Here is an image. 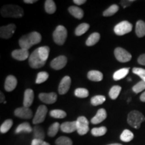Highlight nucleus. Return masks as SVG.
I'll return each instance as SVG.
<instances>
[{"label":"nucleus","instance_id":"nucleus-1","mask_svg":"<svg viewBox=\"0 0 145 145\" xmlns=\"http://www.w3.org/2000/svg\"><path fill=\"white\" fill-rule=\"evenodd\" d=\"M42 36L37 32H32L26 35L22 36L19 40V45L21 48L29 50L32 46L41 42Z\"/></svg>","mask_w":145,"mask_h":145},{"label":"nucleus","instance_id":"nucleus-2","mask_svg":"<svg viewBox=\"0 0 145 145\" xmlns=\"http://www.w3.org/2000/svg\"><path fill=\"white\" fill-rule=\"evenodd\" d=\"M1 15L4 18H21L24 10L17 5H5L1 9Z\"/></svg>","mask_w":145,"mask_h":145},{"label":"nucleus","instance_id":"nucleus-3","mask_svg":"<svg viewBox=\"0 0 145 145\" xmlns=\"http://www.w3.org/2000/svg\"><path fill=\"white\" fill-rule=\"evenodd\" d=\"M145 121V117L140 112L133 110L130 112L127 118L128 124L135 129H139L140 124Z\"/></svg>","mask_w":145,"mask_h":145},{"label":"nucleus","instance_id":"nucleus-4","mask_svg":"<svg viewBox=\"0 0 145 145\" xmlns=\"http://www.w3.org/2000/svg\"><path fill=\"white\" fill-rule=\"evenodd\" d=\"M54 42L58 45L64 44L67 38V30L63 26H58L52 34Z\"/></svg>","mask_w":145,"mask_h":145},{"label":"nucleus","instance_id":"nucleus-5","mask_svg":"<svg viewBox=\"0 0 145 145\" xmlns=\"http://www.w3.org/2000/svg\"><path fill=\"white\" fill-rule=\"evenodd\" d=\"M45 63L46 62L43 61L39 56L37 48L32 52V54L28 58L29 65L33 69H39L45 65Z\"/></svg>","mask_w":145,"mask_h":145},{"label":"nucleus","instance_id":"nucleus-6","mask_svg":"<svg viewBox=\"0 0 145 145\" xmlns=\"http://www.w3.org/2000/svg\"><path fill=\"white\" fill-rule=\"evenodd\" d=\"M132 30V25L128 21H122L114 27V32L118 36H123Z\"/></svg>","mask_w":145,"mask_h":145},{"label":"nucleus","instance_id":"nucleus-7","mask_svg":"<svg viewBox=\"0 0 145 145\" xmlns=\"http://www.w3.org/2000/svg\"><path fill=\"white\" fill-rule=\"evenodd\" d=\"M47 112H48V108L46 106L44 105L40 106L36 110L35 116H34L33 120H32V123L36 125L44 122L46 118Z\"/></svg>","mask_w":145,"mask_h":145},{"label":"nucleus","instance_id":"nucleus-8","mask_svg":"<svg viewBox=\"0 0 145 145\" xmlns=\"http://www.w3.org/2000/svg\"><path fill=\"white\" fill-rule=\"evenodd\" d=\"M114 55L119 62L126 63L132 59V55L130 52L121 47H118L114 50Z\"/></svg>","mask_w":145,"mask_h":145},{"label":"nucleus","instance_id":"nucleus-9","mask_svg":"<svg viewBox=\"0 0 145 145\" xmlns=\"http://www.w3.org/2000/svg\"><path fill=\"white\" fill-rule=\"evenodd\" d=\"M77 131L79 135H85L89 132V121L85 116H79L77 120Z\"/></svg>","mask_w":145,"mask_h":145},{"label":"nucleus","instance_id":"nucleus-10","mask_svg":"<svg viewBox=\"0 0 145 145\" xmlns=\"http://www.w3.org/2000/svg\"><path fill=\"white\" fill-rule=\"evenodd\" d=\"M16 26L14 24H10L7 26H1L0 28V37L1 39H10L15 32Z\"/></svg>","mask_w":145,"mask_h":145},{"label":"nucleus","instance_id":"nucleus-11","mask_svg":"<svg viewBox=\"0 0 145 145\" xmlns=\"http://www.w3.org/2000/svg\"><path fill=\"white\" fill-rule=\"evenodd\" d=\"M67 63V59L65 56H59L55 59H54L50 63V67L55 70L62 69L66 66Z\"/></svg>","mask_w":145,"mask_h":145},{"label":"nucleus","instance_id":"nucleus-12","mask_svg":"<svg viewBox=\"0 0 145 145\" xmlns=\"http://www.w3.org/2000/svg\"><path fill=\"white\" fill-rule=\"evenodd\" d=\"M14 114L16 116L22 119H30L33 116V113L30 108L26 107H21L16 109Z\"/></svg>","mask_w":145,"mask_h":145},{"label":"nucleus","instance_id":"nucleus-13","mask_svg":"<svg viewBox=\"0 0 145 145\" xmlns=\"http://www.w3.org/2000/svg\"><path fill=\"white\" fill-rule=\"evenodd\" d=\"M40 100L46 104H52L55 103L57 99V93H41L39 95Z\"/></svg>","mask_w":145,"mask_h":145},{"label":"nucleus","instance_id":"nucleus-14","mask_svg":"<svg viewBox=\"0 0 145 145\" xmlns=\"http://www.w3.org/2000/svg\"><path fill=\"white\" fill-rule=\"evenodd\" d=\"M71 83V79L69 76H65L62 79V80L60 82L59 86V93L61 95H65V93H67V91L69 90Z\"/></svg>","mask_w":145,"mask_h":145},{"label":"nucleus","instance_id":"nucleus-15","mask_svg":"<svg viewBox=\"0 0 145 145\" xmlns=\"http://www.w3.org/2000/svg\"><path fill=\"white\" fill-rule=\"evenodd\" d=\"M12 57L18 61H25L30 57L29 55L28 50L24 49V48H20V49L14 50L12 52Z\"/></svg>","mask_w":145,"mask_h":145},{"label":"nucleus","instance_id":"nucleus-16","mask_svg":"<svg viewBox=\"0 0 145 145\" xmlns=\"http://www.w3.org/2000/svg\"><path fill=\"white\" fill-rule=\"evenodd\" d=\"M18 81L16 77L13 75H9L6 77V79L5 81L4 88L6 91H12L15 89V88L17 86Z\"/></svg>","mask_w":145,"mask_h":145},{"label":"nucleus","instance_id":"nucleus-17","mask_svg":"<svg viewBox=\"0 0 145 145\" xmlns=\"http://www.w3.org/2000/svg\"><path fill=\"white\" fill-rule=\"evenodd\" d=\"M34 98V94L33 90L31 89H27L24 92V96L23 104L24 107L26 108H30L33 103Z\"/></svg>","mask_w":145,"mask_h":145},{"label":"nucleus","instance_id":"nucleus-18","mask_svg":"<svg viewBox=\"0 0 145 145\" xmlns=\"http://www.w3.org/2000/svg\"><path fill=\"white\" fill-rule=\"evenodd\" d=\"M77 121L72 122H66L61 125V131L65 133H71L77 131Z\"/></svg>","mask_w":145,"mask_h":145},{"label":"nucleus","instance_id":"nucleus-19","mask_svg":"<svg viewBox=\"0 0 145 145\" xmlns=\"http://www.w3.org/2000/svg\"><path fill=\"white\" fill-rule=\"evenodd\" d=\"M107 118V113L106 110L104 108H101L97 111L96 115L91 120V122L93 124H98L102 122Z\"/></svg>","mask_w":145,"mask_h":145},{"label":"nucleus","instance_id":"nucleus-20","mask_svg":"<svg viewBox=\"0 0 145 145\" xmlns=\"http://www.w3.org/2000/svg\"><path fill=\"white\" fill-rule=\"evenodd\" d=\"M103 77L104 76H103L102 72L99 71H90L88 73V78L92 81H96V82L101 81L103 79Z\"/></svg>","mask_w":145,"mask_h":145},{"label":"nucleus","instance_id":"nucleus-21","mask_svg":"<svg viewBox=\"0 0 145 145\" xmlns=\"http://www.w3.org/2000/svg\"><path fill=\"white\" fill-rule=\"evenodd\" d=\"M33 132V128H32L30 124L28 122H24L18 126L15 130L16 134H19L21 132H26V133H30Z\"/></svg>","mask_w":145,"mask_h":145},{"label":"nucleus","instance_id":"nucleus-22","mask_svg":"<svg viewBox=\"0 0 145 145\" xmlns=\"http://www.w3.org/2000/svg\"><path fill=\"white\" fill-rule=\"evenodd\" d=\"M69 12L71 14L72 16H74L77 19L81 20L82 19L83 16H84V13L83 11L81 10L80 8L77 6H71L69 8Z\"/></svg>","mask_w":145,"mask_h":145},{"label":"nucleus","instance_id":"nucleus-23","mask_svg":"<svg viewBox=\"0 0 145 145\" xmlns=\"http://www.w3.org/2000/svg\"><path fill=\"white\" fill-rule=\"evenodd\" d=\"M136 34L138 37L142 38L145 36V22L142 20H138L136 24Z\"/></svg>","mask_w":145,"mask_h":145},{"label":"nucleus","instance_id":"nucleus-24","mask_svg":"<svg viewBox=\"0 0 145 145\" xmlns=\"http://www.w3.org/2000/svg\"><path fill=\"white\" fill-rule=\"evenodd\" d=\"M33 137L34 139L44 140L45 138V133L42 128L39 126H35L33 128Z\"/></svg>","mask_w":145,"mask_h":145},{"label":"nucleus","instance_id":"nucleus-25","mask_svg":"<svg viewBox=\"0 0 145 145\" xmlns=\"http://www.w3.org/2000/svg\"><path fill=\"white\" fill-rule=\"evenodd\" d=\"M130 68H122L121 69H119L117 71H116L114 73L113 78L115 81H119L120 79H124L129 72Z\"/></svg>","mask_w":145,"mask_h":145},{"label":"nucleus","instance_id":"nucleus-26","mask_svg":"<svg viewBox=\"0 0 145 145\" xmlns=\"http://www.w3.org/2000/svg\"><path fill=\"white\" fill-rule=\"evenodd\" d=\"M38 51H39V56L40 57L41 59L43 61L46 62L48 59V56H49V52H50V48L47 46H44L39 47L37 48Z\"/></svg>","mask_w":145,"mask_h":145},{"label":"nucleus","instance_id":"nucleus-27","mask_svg":"<svg viewBox=\"0 0 145 145\" xmlns=\"http://www.w3.org/2000/svg\"><path fill=\"white\" fill-rule=\"evenodd\" d=\"M99 39H100V34L97 32L92 33L86 40V45L88 46H93L96 43L98 42Z\"/></svg>","mask_w":145,"mask_h":145},{"label":"nucleus","instance_id":"nucleus-28","mask_svg":"<svg viewBox=\"0 0 145 145\" xmlns=\"http://www.w3.org/2000/svg\"><path fill=\"white\" fill-rule=\"evenodd\" d=\"M44 9L48 14H54L57 10V7H56L54 1L52 0H46L44 2Z\"/></svg>","mask_w":145,"mask_h":145},{"label":"nucleus","instance_id":"nucleus-29","mask_svg":"<svg viewBox=\"0 0 145 145\" xmlns=\"http://www.w3.org/2000/svg\"><path fill=\"white\" fill-rule=\"evenodd\" d=\"M90 26L87 23H82L81 24H79L77 28H76L75 30V34L76 36H79L83 35V34H85L88 31L89 28Z\"/></svg>","mask_w":145,"mask_h":145},{"label":"nucleus","instance_id":"nucleus-30","mask_svg":"<svg viewBox=\"0 0 145 145\" xmlns=\"http://www.w3.org/2000/svg\"><path fill=\"white\" fill-rule=\"evenodd\" d=\"M134 135L129 130H124L120 135V140L124 142H128L133 140Z\"/></svg>","mask_w":145,"mask_h":145},{"label":"nucleus","instance_id":"nucleus-31","mask_svg":"<svg viewBox=\"0 0 145 145\" xmlns=\"http://www.w3.org/2000/svg\"><path fill=\"white\" fill-rule=\"evenodd\" d=\"M59 128H61V125L59 124V123L58 122H54L52 124L51 126L49 127L48 130V135L50 137H54L57 135V134L59 132Z\"/></svg>","mask_w":145,"mask_h":145},{"label":"nucleus","instance_id":"nucleus-32","mask_svg":"<svg viewBox=\"0 0 145 145\" xmlns=\"http://www.w3.org/2000/svg\"><path fill=\"white\" fill-rule=\"evenodd\" d=\"M119 10L118 5L116 4H113L111 6L104 11L103 12V16L105 17H109V16H112L115 14Z\"/></svg>","mask_w":145,"mask_h":145},{"label":"nucleus","instance_id":"nucleus-33","mask_svg":"<svg viewBox=\"0 0 145 145\" xmlns=\"http://www.w3.org/2000/svg\"><path fill=\"white\" fill-rule=\"evenodd\" d=\"M122 88L119 86H114L110 89L109 92V96L112 99H116L118 97L120 93Z\"/></svg>","mask_w":145,"mask_h":145},{"label":"nucleus","instance_id":"nucleus-34","mask_svg":"<svg viewBox=\"0 0 145 145\" xmlns=\"http://www.w3.org/2000/svg\"><path fill=\"white\" fill-rule=\"evenodd\" d=\"M106 99V97L104 95H95L91 99V104L92 106H99V105L102 104L103 103L105 102Z\"/></svg>","mask_w":145,"mask_h":145},{"label":"nucleus","instance_id":"nucleus-35","mask_svg":"<svg viewBox=\"0 0 145 145\" xmlns=\"http://www.w3.org/2000/svg\"><path fill=\"white\" fill-rule=\"evenodd\" d=\"M12 125H13V121L12 120L8 119L6 120L1 125L0 127V132L1 133L5 134L6 132H8L11 128H12Z\"/></svg>","mask_w":145,"mask_h":145},{"label":"nucleus","instance_id":"nucleus-36","mask_svg":"<svg viewBox=\"0 0 145 145\" xmlns=\"http://www.w3.org/2000/svg\"><path fill=\"white\" fill-rule=\"evenodd\" d=\"M91 132L92 135L95 137H101V136L106 135L107 132V128L105 126H101L99 128H93Z\"/></svg>","mask_w":145,"mask_h":145},{"label":"nucleus","instance_id":"nucleus-37","mask_svg":"<svg viewBox=\"0 0 145 145\" xmlns=\"http://www.w3.org/2000/svg\"><path fill=\"white\" fill-rule=\"evenodd\" d=\"M50 116L54 118L62 119L67 116V113L62 110H53L50 112Z\"/></svg>","mask_w":145,"mask_h":145},{"label":"nucleus","instance_id":"nucleus-38","mask_svg":"<svg viewBox=\"0 0 145 145\" xmlns=\"http://www.w3.org/2000/svg\"><path fill=\"white\" fill-rule=\"evenodd\" d=\"M48 77H49V75H48V73L47 72L42 71L39 72L36 79V83L40 84V83L45 82L48 79Z\"/></svg>","mask_w":145,"mask_h":145},{"label":"nucleus","instance_id":"nucleus-39","mask_svg":"<svg viewBox=\"0 0 145 145\" xmlns=\"http://www.w3.org/2000/svg\"><path fill=\"white\" fill-rule=\"evenodd\" d=\"M55 144L56 145H72V142L69 137H61L57 139Z\"/></svg>","mask_w":145,"mask_h":145},{"label":"nucleus","instance_id":"nucleus-40","mask_svg":"<svg viewBox=\"0 0 145 145\" xmlns=\"http://www.w3.org/2000/svg\"><path fill=\"white\" fill-rule=\"evenodd\" d=\"M75 95L79 98H86L89 95V91L86 88H77L75 91Z\"/></svg>","mask_w":145,"mask_h":145},{"label":"nucleus","instance_id":"nucleus-41","mask_svg":"<svg viewBox=\"0 0 145 145\" xmlns=\"http://www.w3.org/2000/svg\"><path fill=\"white\" fill-rule=\"evenodd\" d=\"M145 89V82L144 81H140L137 83L135 86L132 87V91L135 93H138Z\"/></svg>","mask_w":145,"mask_h":145},{"label":"nucleus","instance_id":"nucleus-42","mask_svg":"<svg viewBox=\"0 0 145 145\" xmlns=\"http://www.w3.org/2000/svg\"><path fill=\"white\" fill-rule=\"evenodd\" d=\"M132 72L136 75L139 76L142 79V80L145 82V69L142 68L135 67L132 69Z\"/></svg>","mask_w":145,"mask_h":145},{"label":"nucleus","instance_id":"nucleus-43","mask_svg":"<svg viewBox=\"0 0 145 145\" xmlns=\"http://www.w3.org/2000/svg\"><path fill=\"white\" fill-rule=\"evenodd\" d=\"M31 145H50L49 143L45 142L42 140H39V139H33L32 140Z\"/></svg>","mask_w":145,"mask_h":145},{"label":"nucleus","instance_id":"nucleus-44","mask_svg":"<svg viewBox=\"0 0 145 145\" xmlns=\"http://www.w3.org/2000/svg\"><path fill=\"white\" fill-rule=\"evenodd\" d=\"M134 1H135L134 0H123V1H120V3L123 8H126L127 7L130 6Z\"/></svg>","mask_w":145,"mask_h":145},{"label":"nucleus","instance_id":"nucleus-45","mask_svg":"<svg viewBox=\"0 0 145 145\" xmlns=\"http://www.w3.org/2000/svg\"><path fill=\"white\" fill-rule=\"evenodd\" d=\"M138 63L141 65H144L145 66V54H141L140 57L138 59Z\"/></svg>","mask_w":145,"mask_h":145},{"label":"nucleus","instance_id":"nucleus-46","mask_svg":"<svg viewBox=\"0 0 145 145\" xmlns=\"http://www.w3.org/2000/svg\"><path fill=\"white\" fill-rule=\"evenodd\" d=\"M73 2L78 5L84 4L86 2V0H74Z\"/></svg>","mask_w":145,"mask_h":145},{"label":"nucleus","instance_id":"nucleus-47","mask_svg":"<svg viewBox=\"0 0 145 145\" xmlns=\"http://www.w3.org/2000/svg\"><path fill=\"white\" fill-rule=\"evenodd\" d=\"M0 95H1V100H0V102L1 103H4V101H5V96H4V95H3V93H2V92H1V93H0Z\"/></svg>","mask_w":145,"mask_h":145},{"label":"nucleus","instance_id":"nucleus-48","mask_svg":"<svg viewBox=\"0 0 145 145\" xmlns=\"http://www.w3.org/2000/svg\"><path fill=\"white\" fill-rule=\"evenodd\" d=\"M24 3H34L37 1V0H24Z\"/></svg>","mask_w":145,"mask_h":145},{"label":"nucleus","instance_id":"nucleus-49","mask_svg":"<svg viewBox=\"0 0 145 145\" xmlns=\"http://www.w3.org/2000/svg\"><path fill=\"white\" fill-rule=\"evenodd\" d=\"M140 99L143 102H145V91L144 93H142V94H141L140 97Z\"/></svg>","mask_w":145,"mask_h":145},{"label":"nucleus","instance_id":"nucleus-50","mask_svg":"<svg viewBox=\"0 0 145 145\" xmlns=\"http://www.w3.org/2000/svg\"><path fill=\"white\" fill-rule=\"evenodd\" d=\"M108 145H122V144H120V143H113V144H110Z\"/></svg>","mask_w":145,"mask_h":145}]
</instances>
